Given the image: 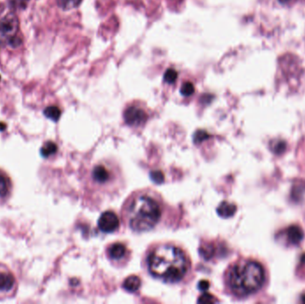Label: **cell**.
Listing matches in <instances>:
<instances>
[{"instance_id":"6da1fadb","label":"cell","mask_w":305,"mask_h":304,"mask_svg":"<svg viewBox=\"0 0 305 304\" xmlns=\"http://www.w3.org/2000/svg\"><path fill=\"white\" fill-rule=\"evenodd\" d=\"M148 271L165 283H178L187 275L190 263L186 254L173 244H160L153 248L147 258Z\"/></svg>"},{"instance_id":"7a4b0ae2","label":"cell","mask_w":305,"mask_h":304,"mask_svg":"<svg viewBox=\"0 0 305 304\" xmlns=\"http://www.w3.org/2000/svg\"><path fill=\"white\" fill-rule=\"evenodd\" d=\"M162 216L161 204L155 197L138 194L127 201L123 217L135 232H147L158 224Z\"/></svg>"},{"instance_id":"3957f363","label":"cell","mask_w":305,"mask_h":304,"mask_svg":"<svg viewBox=\"0 0 305 304\" xmlns=\"http://www.w3.org/2000/svg\"><path fill=\"white\" fill-rule=\"evenodd\" d=\"M265 273L257 261H241L231 267L227 273V284L237 296H247L262 288Z\"/></svg>"},{"instance_id":"277c9868","label":"cell","mask_w":305,"mask_h":304,"mask_svg":"<svg viewBox=\"0 0 305 304\" xmlns=\"http://www.w3.org/2000/svg\"><path fill=\"white\" fill-rule=\"evenodd\" d=\"M17 287L15 275L4 265L0 264V299L13 296Z\"/></svg>"},{"instance_id":"5b68a950","label":"cell","mask_w":305,"mask_h":304,"mask_svg":"<svg viewBox=\"0 0 305 304\" xmlns=\"http://www.w3.org/2000/svg\"><path fill=\"white\" fill-rule=\"evenodd\" d=\"M19 21L13 14L0 19V42L8 41L15 37L18 32Z\"/></svg>"},{"instance_id":"8992f818","label":"cell","mask_w":305,"mask_h":304,"mask_svg":"<svg viewBox=\"0 0 305 304\" xmlns=\"http://www.w3.org/2000/svg\"><path fill=\"white\" fill-rule=\"evenodd\" d=\"M124 121L129 126L138 127L147 122V115L143 109L136 106H130L124 112Z\"/></svg>"},{"instance_id":"52a82bcc","label":"cell","mask_w":305,"mask_h":304,"mask_svg":"<svg viewBox=\"0 0 305 304\" xmlns=\"http://www.w3.org/2000/svg\"><path fill=\"white\" fill-rule=\"evenodd\" d=\"M120 220L114 211H104L98 219V227L104 233H113L119 229Z\"/></svg>"},{"instance_id":"ba28073f","label":"cell","mask_w":305,"mask_h":304,"mask_svg":"<svg viewBox=\"0 0 305 304\" xmlns=\"http://www.w3.org/2000/svg\"><path fill=\"white\" fill-rule=\"evenodd\" d=\"M113 172L110 168L104 164H97L94 167L91 172V179L94 183L99 186H104L111 181Z\"/></svg>"},{"instance_id":"9c48e42d","label":"cell","mask_w":305,"mask_h":304,"mask_svg":"<svg viewBox=\"0 0 305 304\" xmlns=\"http://www.w3.org/2000/svg\"><path fill=\"white\" fill-rule=\"evenodd\" d=\"M108 256L113 261H119L125 256L127 249L125 245L121 243H115L108 248Z\"/></svg>"},{"instance_id":"30bf717a","label":"cell","mask_w":305,"mask_h":304,"mask_svg":"<svg viewBox=\"0 0 305 304\" xmlns=\"http://www.w3.org/2000/svg\"><path fill=\"white\" fill-rule=\"evenodd\" d=\"M287 238L292 244H298L303 239V231L298 226H291L287 230Z\"/></svg>"},{"instance_id":"8fae6325","label":"cell","mask_w":305,"mask_h":304,"mask_svg":"<svg viewBox=\"0 0 305 304\" xmlns=\"http://www.w3.org/2000/svg\"><path fill=\"white\" fill-rule=\"evenodd\" d=\"M237 211V206L234 204H230L229 202H223L217 208V213L223 218H230L232 217Z\"/></svg>"},{"instance_id":"7c38bea8","label":"cell","mask_w":305,"mask_h":304,"mask_svg":"<svg viewBox=\"0 0 305 304\" xmlns=\"http://www.w3.org/2000/svg\"><path fill=\"white\" fill-rule=\"evenodd\" d=\"M140 286H141V280L136 275H129L122 284V287L129 293H135L140 289Z\"/></svg>"},{"instance_id":"4fadbf2b","label":"cell","mask_w":305,"mask_h":304,"mask_svg":"<svg viewBox=\"0 0 305 304\" xmlns=\"http://www.w3.org/2000/svg\"><path fill=\"white\" fill-rule=\"evenodd\" d=\"M11 191V182L7 176L0 172V199H6Z\"/></svg>"},{"instance_id":"5bb4252c","label":"cell","mask_w":305,"mask_h":304,"mask_svg":"<svg viewBox=\"0 0 305 304\" xmlns=\"http://www.w3.org/2000/svg\"><path fill=\"white\" fill-rule=\"evenodd\" d=\"M57 152H58V146L52 141H48L47 143L44 144L43 147L40 149V154L45 158L49 157L51 155L56 154Z\"/></svg>"},{"instance_id":"9a60e30c","label":"cell","mask_w":305,"mask_h":304,"mask_svg":"<svg viewBox=\"0 0 305 304\" xmlns=\"http://www.w3.org/2000/svg\"><path fill=\"white\" fill-rule=\"evenodd\" d=\"M44 115L47 118L50 119L54 122H58L61 116V111L57 106H48L45 109Z\"/></svg>"},{"instance_id":"2e32d148","label":"cell","mask_w":305,"mask_h":304,"mask_svg":"<svg viewBox=\"0 0 305 304\" xmlns=\"http://www.w3.org/2000/svg\"><path fill=\"white\" fill-rule=\"evenodd\" d=\"M82 0H58V4L64 10H70L79 7Z\"/></svg>"},{"instance_id":"e0dca14e","label":"cell","mask_w":305,"mask_h":304,"mask_svg":"<svg viewBox=\"0 0 305 304\" xmlns=\"http://www.w3.org/2000/svg\"><path fill=\"white\" fill-rule=\"evenodd\" d=\"M200 254L205 258V260H209L214 255V247L212 244H206L203 245L200 248Z\"/></svg>"},{"instance_id":"ac0fdd59","label":"cell","mask_w":305,"mask_h":304,"mask_svg":"<svg viewBox=\"0 0 305 304\" xmlns=\"http://www.w3.org/2000/svg\"><path fill=\"white\" fill-rule=\"evenodd\" d=\"M195 92V87L193 85V83L189 82V81H187V82L184 83L183 85L181 86V89H180V93L184 97H189V96H192Z\"/></svg>"},{"instance_id":"d6986e66","label":"cell","mask_w":305,"mask_h":304,"mask_svg":"<svg viewBox=\"0 0 305 304\" xmlns=\"http://www.w3.org/2000/svg\"><path fill=\"white\" fill-rule=\"evenodd\" d=\"M177 78H178V72L173 69H168L164 73V76H163L164 81L169 83V84H173V83L175 82Z\"/></svg>"},{"instance_id":"ffe728a7","label":"cell","mask_w":305,"mask_h":304,"mask_svg":"<svg viewBox=\"0 0 305 304\" xmlns=\"http://www.w3.org/2000/svg\"><path fill=\"white\" fill-rule=\"evenodd\" d=\"M150 178L155 184H161L164 181V175L160 171H153L150 172Z\"/></svg>"},{"instance_id":"44dd1931","label":"cell","mask_w":305,"mask_h":304,"mask_svg":"<svg viewBox=\"0 0 305 304\" xmlns=\"http://www.w3.org/2000/svg\"><path fill=\"white\" fill-rule=\"evenodd\" d=\"M209 137H210V135L205 130H198L195 134L194 140L196 143H200Z\"/></svg>"},{"instance_id":"7402d4cb","label":"cell","mask_w":305,"mask_h":304,"mask_svg":"<svg viewBox=\"0 0 305 304\" xmlns=\"http://www.w3.org/2000/svg\"><path fill=\"white\" fill-rule=\"evenodd\" d=\"M198 302H203V303H212V302H216L215 298L213 295L210 294L208 293H205L199 297Z\"/></svg>"},{"instance_id":"603a6c76","label":"cell","mask_w":305,"mask_h":304,"mask_svg":"<svg viewBox=\"0 0 305 304\" xmlns=\"http://www.w3.org/2000/svg\"><path fill=\"white\" fill-rule=\"evenodd\" d=\"M209 287H210V284H209L208 281H206V280L200 281L199 284H198V288L201 290V291H206V290L209 289Z\"/></svg>"},{"instance_id":"cb8c5ba5","label":"cell","mask_w":305,"mask_h":304,"mask_svg":"<svg viewBox=\"0 0 305 304\" xmlns=\"http://www.w3.org/2000/svg\"><path fill=\"white\" fill-rule=\"evenodd\" d=\"M18 1L19 3H20V5H21V7H22V8H25L26 5H27V3H28V1H29V0H18Z\"/></svg>"},{"instance_id":"d4e9b609","label":"cell","mask_w":305,"mask_h":304,"mask_svg":"<svg viewBox=\"0 0 305 304\" xmlns=\"http://www.w3.org/2000/svg\"><path fill=\"white\" fill-rule=\"evenodd\" d=\"M5 129H6V125H5L4 123H1V122H0V131L4 130Z\"/></svg>"},{"instance_id":"484cf974","label":"cell","mask_w":305,"mask_h":304,"mask_svg":"<svg viewBox=\"0 0 305 304\" xmlns=\"http://www.w3.org/2000/svg\"><path fill=\"white\" fill-rule=\"evenodd\" d=\"M281 4H287L288 2H290V0H279Z\"/></svg>"},{"instance_id":"4316f807","label":"cell","mask_w":305,"mask_h":304,"mask_svg":"<svg viewBox=\"0 0 305 304\" xmlns=\"http://www.w3.org/2000/svg\"><path fill=\"white\" fill-rule=\"evenodd\" d=\"M301 301H302V302H304L305 303V294L304 295H302V297H301Z\"/></svg>"},{"instance_id":"83f0119b","label":"cell","mask_w":305,"mask_h":304,"mask_svg":"<svg viewBox=\"0 0 305 304\" xmlns=\"http://www.w3.org/2000/svg\"><path fill=\"white\" fill-rule=\"evenodd\" d=\"M2 11V6L0 4V12Z\"/></svg>"}]
</instances>
